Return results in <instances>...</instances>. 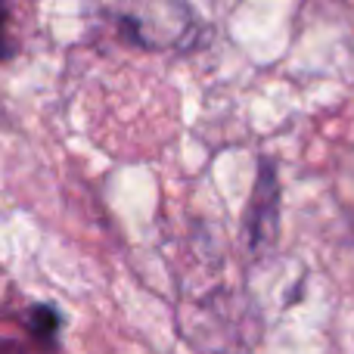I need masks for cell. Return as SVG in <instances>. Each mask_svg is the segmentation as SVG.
<instances>
[{
	"label": "cell",
	"mask_w": 354,
	"mask_h": 354,
	"mask_svg": "<svg viewBox=\"0 0 354 354\" xmlns=\"http://www.w3.org/2000/svg\"><path fill=\"white\" fill-rule=\"evenodd\" d=\"M12 16H10V0H0V62H6L16 53V41H12Z\"/></svg>",
	"instance_id": "3"
},
{
	"label": "cell",
	"mask_w": 354,
	"mask_h": 354,
	"mask_svg": "<svg viewBox=\"0 0 354 354\" xmlns=\"http://www.w3.org/2000/svg\"><path fill=\"white\" fill-rule=\"evenodd\" d=\"M277 227H280V180H277L274 162L261 159L249 208H245V233H249L252 252L268 249L277 239Z\"/></svg>",
	"instance_id": "1"
},
{
	"label": "cell",
	"mask_w": 354,
	"mask_h": 354,
	"mask_svg": "<svg viewBox=\"0 0 354 354\" xmlns=\"http://www.w3.org/2000/svg\"><path fill=\"white\" fill-rule=\"evenodd\" d=\"M25 326H28V333L35 339L53 342L56 333L62 330V314L56 311L53 305H35V308H28V314H25Z\"/></svg>",
	"instance_id": "2"
}]
</instances>
